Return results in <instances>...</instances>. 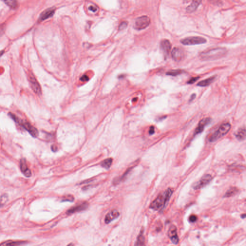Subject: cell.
I'll use <instances>...</instances> for the list:
<instances>
[{
    "instance_id": "obj_4",
    "label": "cell",
    "mask_w": 246,
    "mask_h": 246,
    "mask_svg": "<svg viewBox=\"0 0 246 246\" xmlns=\"http://www.w3.org/2000/svg\"><path fill=\"white\" fill-rule=\"evenodd\" d=\"M231 127V125L230 124L228 123L222 124L216 131L214 132V133L211 135V136H209V142H215L223 136H225L230 131Z\"/></svg>"
},
{
    "instance_id": "obj_37",
    "label": "cell",
    "mask_w": 246,
    "mask_h": 246,
    "mask_svg": "<svg viewBox=\"0 0 246 246\" xmlns=\"http://www.w3.org/2000/svg\"><path fill=\"white\" fill-rule=\"evenodd\" d=\"M4 52V51H0V57H1V56H2V55H3V54Z\"/></svg>"
},
{
    "instance_id": "obj_10",
    "label": "cell",
    "mask_w": 246,
    "mask_h": 246,
    "mask_svg": "<svg viewBox=\"0 0 246 246\" xmlns=\"http://www.w3.org/2000/svg\"><path fill=\"white\" fill-rule=\"evenodd\" d=\"M211 122H212V119L209 117L203 118V119H201L200 121L198 127L196 128L194 132V135H197L198 134L201 133L204 130V128L207 125H209Z\"/></svg>"
},
{
    "instance_id": "obj_21",
    "label": "cell",
    "mask_w": 246,
    "mask_h": 246,
    "mask_svg": "<svg viewBox=\"0 0 246 246\" xmlns=\"http://www.w3.org/2000/svg\"><path fill=\"white\" fill-rule=\"evenodd\" d=\"M238 189L237 188L235 187H231L225 193L224 197L225 198H228V197H232L235 195L236 194L238 193Z\"/></svg>"
},
{
    "instance_id": "obj_3",
    "label": "cell",
    "mask_w": 246,
    "mask_h": 246,
    "mask_svg": "<svg viewBox=\"0 0 246 246\" xmlns=\"http://www.w3.org/2000/svg\"><path fill=\"white\" fill-rule=\"evenodd\" d=\"M9 115L14 121L19 125L21 127L24 128L25 130H27L29 133L31 135V136L34 138H37L39 135V131L37 128L33 127L30 123L26 121H24L21 120L19 117L16 116L12 113H9Z\"/></svg>"
},
{
    "instance_id": "obj_25",
    "label": "cell",
    "mask_w": 246,
    "mask_h": 246,
    "mask_svg": "<svg viewBox=\"0 0 246 246\" xmlns=\"http://www.w3.org/2000/svg\"><path fill=\"white\" fill-rule=\"evenodd\" d=\"M183 71L180 69H176V70H171L169 71L166 73V75L168 76H178V75H180L183 73Z\"/></svg>"
},
{
    "instance_id": "obj_36",
    "label": "cell",
    "mask_w": 246,
    "mask_h": 246,
    "mask_svg": "<svg viewBox=\"0 0 246 246\" xmlns=\"http://www.w3.org/2000/svg\"><path fill=\"white\" fill-rule=\"evenodd\" d=\"M51 149H52V150L54 152H57L58 150L57 147L55 145H52V147H51Z\"/></svg>"
},
{
    "instance_id": "obj_9",
    "label": "cell",
    "mask_w": 246,
    "mask_h": 246,
    "mask_svg": "<svg viewBox=\"0 0 246 246\" xmlns=\"http://www.w3.org/2000/svg\"><path fill=\"white\" fill-rule=\"evenodd\" d=\"M171 55L174 60L180 62L184 58V51L179 47H174L172 51Z\"/></svg>"
},
{
    "instance_id": "obj_17",
    "label": "cell",
    "mask_w": 246,
    "mask_h": 246,
    "mask_svg": "<svg viewBox=\"0 0 246 246\" xmlns=\"http://www.w3.org/2000/svg\"><path fill=\"white\" fill-rule=\"evenodd\" d=\"M202 2V0H192L191 4L186 8L187 12L188 13H193L197 10V8Z\"/></svg>"
},
{
    "instance_id": "obj_31",
    "label": "cell",
    "mask_w": 246,
    "mask_h": 246,
    "mask_svg": "<svg viewBox=\"0 0 246 246\" xmlns=\"http://www.w3.org/2000/svg\"><path fill=\"white\" fill-rule=\"evenodd\" d=\"M197 220V217L195 215H191L189 218V220L191 223L195 222Z\"/></svg>"
},
{
    "instance_id": "obj_5",
    "label": "cell",
    "mask_w": 246,
    "mask_h": 246,
    "mask_svg": "<svg viewBox=\"0 0 246 246\" xmlns=\"http://www.w3.org/2000/svg\"><path fill=\"white\" fill-rule=\"evenodd\" d=\"M151 23V19L147 16H142L138 17L135 21L134 28L136 30H144L150 25Z\"/></svg>"
},
{
    "instance_id": "obj_6",
    "label": "cell",
    "mask_w": 246,
    "mask_h": 246,
    "mask_svg": "<svg viewBox=\"0 0 246 246\" xmlns=\"http://www.w3.org/2000/svg\"><path fill=\"white\" fill-rule=\"evenodd\" d=\"M180 42L185 45H198L205 43L207 40L203 37H190L182 39Z\"/></svg>"
},
{
    "instance_id": "obj_11",
    "label": "cell",
    "mask_w": 246,
    "mask_h": 246,
    "mask_svg": "<svg viewBox=\"0 0 246 246\" xmlns=\"http://www.w3.org/2000/svg\"><path fill=\"white\" fill-rule=\"evenodd\" d=\"M168 235L173 244L177 245L178 243L179 238L177 235V229L175 225H172L170 227L168 231Z\"/></svg>"
},
{
    "instance_id": "obj_16",
    "label": "cell",
    "mask_w": 246,
    "mask_h": 246,
    "mask_svg": "<svg viewBox=\"0 0 246 246\" xmlns=\"http://www.w3.org/2000/svg\"><path fill=\"white\" fill-rule=\"evenodd\" d=\"M119 215V212H118V211H117L116 209L112 210L106 215L105 218V223L106 224H109L114 220L118 218Z\"/></svg>"
},
{
    "instance_id": "obj_38",
    "label": "cell",
    "mask_w": 246,
    "mask_h": 246,
    "mask_svg": "<svg viewBox=\"0 0 246 246\" xmlns=\"http://www.w3.org/2000/svg\"><path fill=\"white\" fill-rule=\"evenodd\" d=\"M245 217H246V214H244L243 215H241V218L242 219H245Z\"/></svg>"
},
{
    "instance_id": "obj_19",
    "label": "cell",
    "mask_w": 246,
    "mask_h": 246,
    "mask_svg": "<svg viewBox=\"0 0 246 246\" xmlns=\"http://www.w3.org/2000/svg\"><path fill=\"white\" fill-rule=\"evenodd\" d=\"M235 136L238 141H244L246 139V130L245 128H241L238 130L235 134Z\"/></svg>"
},
{
    "instance_id": "obj_34",
    "label": "cell",
    "mask_w": 246,
    "mask_h": 246,
    "mask_svg": "<svg viewBox=\"0 0 246 246\" xmlns=\"http://www.w3.org/2000/svg\"><path fill=\"white\" fill-rule=\"evenodd\" d=\"M196 95L194 93V94H193L191 95V96L190 97L189 100V102H191V101H193V100L195 99Z\"/></svg>"
},
{
    "instance_id": "obj_14",
    "label": "cell",
    "mask_w": 246,
    "mask_h": 246,
    "mask_svg": "<svg viewBox=\"0 0 246 246\" xmlns=\"http://www.w3.org/2000/svg\"><path fill=\"white\" fill-rule=\"evenodd\" d=\"M55 9L54 8H50L44 11L39 17V20L40 21H44L45 20L52 17L55 13Z\"/></svg>"
},
{
    "instance_id": "obj_33",
    "label": "cell",
    "mask_w": 246,
    "mask_h": 246,
    "mask_svg": "<svg viewBox=\"0 0 246 246\" xmlns=\"http://www.w3.org/2000/svg\"><path fill=\"white\" fill-rule=\"evenodd\" d=\"M81 80L83 81H86L89 80V77H88L87 76H86V75H85V76H82L81 78Z\"/></svg>"
},
{
    "instance_id": "obj_30",
    "label": "cell",
    "mask_w": 246,
    "mask_h": 246,
    "mask_svg": "<svg viewBox=\"0 0 246 246\" xmlns=\"http://www.w3.org/2000/svg\"><path fill=\"white\" fill-rule=\"evenodd\" d=\"M6 30V25L4 24L0 25V37H1L4 34V31Z\"/></svg>"
},
{
    "instance_id": "obj_15",
    "label": "cell",
    "mask_w": 246,
    "mask_h": 246,
    "mask_svg": "<svg viewBox=\"0 0 246 246\" xmlns=\"http://www.w3.org/2000/svg\"><path fill=\"white\" fill-rule=\"evenodd\" d=\"M161 48L165 55H168L171 49L172 45L170 41L168 39H163L161 42Z\"/></svg>"
},
{
    "instance_id": "obj_28",
    "label": "cell",
    "mask_w": 246,
    "mask_h": 246,
    "mask_svg": "<svg viewBox=\"0 0 246 246\" xmlns=\"http://www.w3.org/2000/svg\"><path fill=\"white\" fill-rule=\"evenodd\" d=\"M127 25H128V23L127 22H125V21L122 22L120 24L119 26V30H122L125 29L127 28Z\"/></svg>"
},
{
    "instance_id": "obj_12",
    "label": "cell",
    "mask_w": 246,
    "mask_h": 246,
    "mask_svg": "<svg viewBox=\"0 0 246 246\" xmlns=\"http://www.w3.org/2000/svg\"><path fill=\"white\" fill-rule=\"evenodd\" d=\"M89 207V204L87 202H84L81 204H79L75 206L74 207L71 208L69 209H68L66 212V214H73L75 212H79L81 211H84Z\"/></svg>"
},
{
    "instance_id": "obj_1",
    "label": "cell",
    "mask_w": 246,
    "mask_h": 246,
    "mask_svg": "<svg viewBox=\"0 0 246 246\" xmlns=\"http://www.w3.org/2000/svg\"><path fill=\"white\" fill-rule=\"evenodd\" d=\"M172 189L168 188L165 192L160 194L156 199L151 203L150 208L155 210H162L165 208L173 194Z\"/></svg>"
},
{
    "instance_id": "obj_18",
    "label": "cell",
    "mask_w": 246,
    "mask_h": 246,
    "mask_svg": "<svg viewBox=\"0 0 246 246\" xmlns=\"http://www.w3.org/2000/svg\"><path fill=\"white\" fill-rule=\"evenodd\" d=\"M215 79V76H213L209 77L205 80H203L199 82L197 84V86H200L201 87H204L209 86L211 84V83H212V82L214 81Z\"/></svg>"
},
{
    "instance_id": "obj_35",
    "label": "cell",
    "mask_w": 246,
    "mask_h": 246,
    "mask_svg": "<svg viewBox=\"0 0 246 246\" xmlns=\"http://www.w3.org/2000/svg\"><path fill=\"white\" fill-rule=\"evenodd\" d=\"M89 9L90 11L93 12H95L97 10V9L95 7H94V6H90L89 7Z\"/></svg>"
},
{
    "instance_id": "obj_26",
    "label": "cell",
    "mask_w": 246,
    "mask_h": 246,
    "mask_svg": "<svg viewBox=\"0 0 246 246\" xmlns=\"http://www.w3.org/2000/svg\"><path fill=\"white\" fill-rule=\"evenodd\" d=\"M8 195L6 194H3L0 197V208L3 207L8 201Z\"/></svg>"
},
{
    "instance_id": "obj_2",
    "label": "cell",
    "mask_w": 246,
    "mask_h": 246,
    "mask_svg": "<svg viewBox=\"0 0 246 246\" xmlns=\"http://www.w3.org/2000/svg\"><path fill=\"white\" fill-rule=\"evenodd\" d=\"M227 52V50L225 48H214L203 52L200 54V57L203 61L214 60L223 57Z\"/></svg>"
},
{
    "instance_id": "obj_7",
    "label": "cell",
    "mask_w": 246,
    "mask_h": 246,
    "mask_svg": "<svg viewBox=\"0 0 246 246\" xmlns=\"http://www.w3.org/2000/svg\"><path fill=\"white\" fill-rule=\"evenodd\" d=\"M212 176L211 174H206L202 177L198 181L196 182L193 185L194 189L198 190L203 189V187L208 185L212 180Z\"/></svg>"
},
{
    "instance_id": "obj_13",
    "label": "cell",
    "mask_w": 246,
    "mask_h": 246,
    "mask_svg": "<svg viewBox=\"0 0 246 246\" xmlns=\"http://www.w3.org/2000/svg\"><path fill=\"white\" fill-rule=\"evenodd\" d=\"M20 168L21 172L24 176L27 177H30L31 176V172L28 168L27 162L25 159L23 158L20 161Z\"/></svg>"
},
{
    "instance_id": "obj_29",
    "label": "cell",
    "mask_w": 246,
    "mask_h": 246,
    "mask_svg": "<svg viewBox=\"0 0 246 246\" xmlns=\"http://www.w3.org/2000/svg\"><path fill=\"white\" fill-rule=\"evenodd\" d=\"M200 77L199 76H196V77H193L190 79L187 82V84H194L195 82L197 81V80H198Z\"/></svg>"
},
{
    "instance_id": "obj_20",
    "label": "cell",
    "mask_w": 246,
    "mask_h": 246,
    "mask_svg": "<svg viewBox=\"0 0 246 246\" xmlns=\"http://www.w3.org/2000/svg\"><path fill=\"white\" fill-rule=\"evenodd\" d=\"M7 6L12 9H16L18 6V2L17 0H1Z\"/></svg>"
},
{
    "instance_id": "obj_8",
    "label": "cell",
    "mask_w": 246,
    "mask_h": 246,
    "mask_svg": "<svg viewBox=\"0 0 246 246\" xmlns=\"http://www.w3.org/2000/svg\"><path fill=\"white\" fill-rule=\"evenodd\" d=\"M28 81L30 82L31 89L36 94L39 95L41 94V86L38 82L35 76L31 72L28 74Z\"/></svg>"
},
{
    "instance_id": "obj_27",
    "label": "cell",
    "mask_w": 246,
    "mask_h": 246,
    "mask_svg": "<svg viewBox=\"0 0 246 246\" xmlns=\"http://www.w3.org/2000/svg\"><path fill=\"white\" fill-rule=\"evenodd\" d=\"M62 201H68L73 202L74 201V198L72 195L65 196L62 198Z\"/></svg>"
},
{
    "instance_id": "obj_32",
    "label": "cell",
    "mask_w": 246,
    "mask_h": 246,
    "mask_svg": "<svg viewBox=\"0 0 246 246\" xmlns=\"http://www.w3.org/2000/svg\"><path fill=\"white\" fill-rule=\"evenodd\" d=\"M154 132H155L154 127H153V126H151V127H150V130H149L150 135H153V134L154 133Z\"/></svg>"
},
{
    "instance_id": "obj_23",
    "label": "cell",
    "mask_w": 246,
    "mask_h": 246,
    "mask_svg": "<svg viewBox=\"0 0 246 246\" xmlns=\"http://www.w3.org/2000/svg\"><path fill=\"white\" fill-rule=\"evenodd\" d=\"M25 242L24 241H7L1 244V246H19L24 244Z\"/></svg>"
},
{
    "instance_id": "obj_22",
    "label": "cell",
    "mask_w": 246,
    "mask_h": 246,
    "mask_svg": "<svg viewBox=\"0 0 246 246\" xmlns=\"http://www.w3.org/2000/svg\"><path fill=\"white\" fill-rule=\"evenodd\" d=\"M113 163V159L112 158H107L103 161L101 163V165L103 168L106 169H108L111 166L112 164Z\"/></svg>"
},
{
    "instance_id": "obj_24",
    "label": "cell",
    "mask_w": 246,
    "mask_h": 246,
    "mask_svg": "<svg viewBox=\"0 0 246 246\" xmlns=\"http://www.w3.org/2000/svg\"><path fill=\"white\" fill-rule=\"evenodd\" d=\"M143 232V231H141V233L139 234V236L138 237V239H137L136 243L135 244V245H137V246L144 245V244H145V238L144 236Z\"/></svg>"
}]
</instances>
